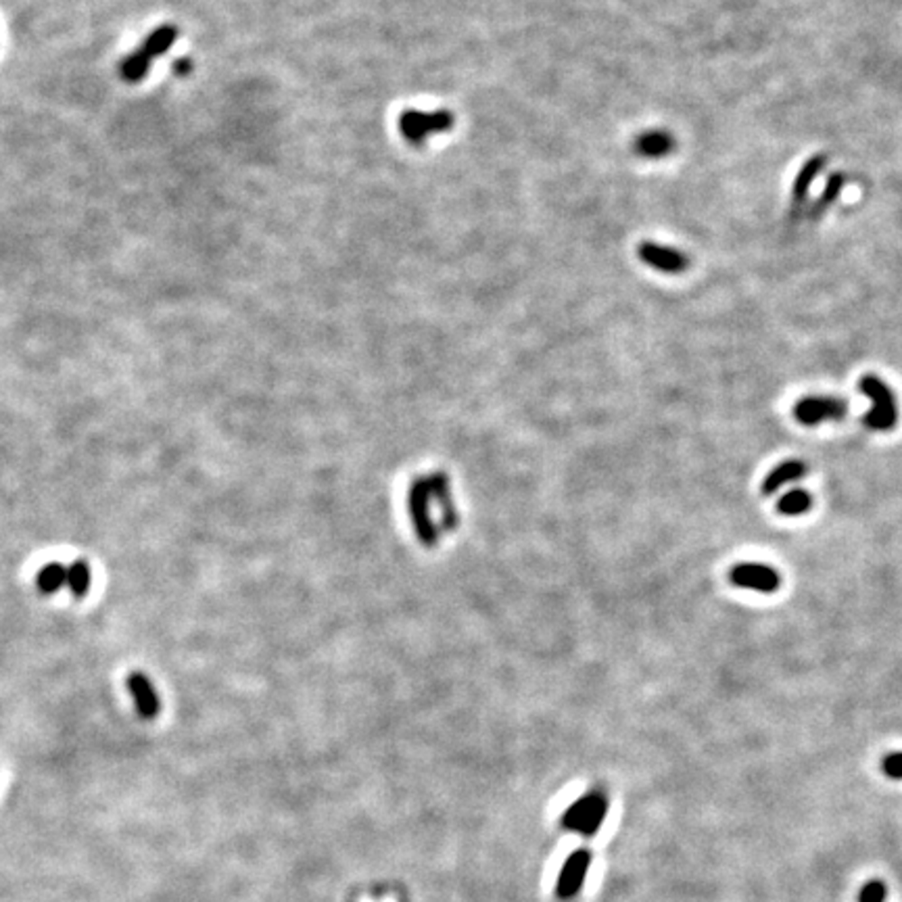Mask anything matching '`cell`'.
I'll return each mask as SVG.
<instances>
[{
  "mask_svg": "<svg viewBox=\"0 0 902 902\" xmlns=\"http://www.w3.org/2000/svg\"><path fill=\"white\" fill-rule=\"evenodd\" d=\"M126 683L138 715H141L142 719H155L161 710V700L153 686V681H150L144 673H132Z\"/></svg>",
  "mask_w": 902,
  "mask_h": 902,
  "instance_id": "8",
  "label": "cell"
},
{
  "mask_svg": "<svg viewBox=\"0 0 902 902\" xmlns=\"http://www.w3.org/2000/svg\"><path fill=\"white\" fill-rule=\"evenodd\" d=\"M591 865V852L589 851H575L566 859L562 871L558 875V886L556 894L560 898L569 900L572 897H577L579 890H581L585 878H588Z\"/></svg>",
  "mask_w": 902,
  "mask_h": 902,
  "instance_id": "7",
  "label": "cell"
},
{
  "mask_svg": "<svg viewBox=\"0 0 902 902\" xmlns=\"http://www.w3.org/2000/svg\"><path fill=\"white\" fill-rule=\"evenodd\" d=\"M844 184H846L844 174L835 172V174L829 176L825 188H823V193L819 195V199L815 201V205L811 209V217H813V220H819V217L823 214H825L827 209L832 207L835 201H838V196L842 195V190H844Z\"/></svg>",
  "mask_w": 902,
  "mask_h": 902,
  "instance_id": "13",
  "label": "cell"
},
{
  "mask_svg": "<svg viewBox=\"0 0 902 902\" xmlns=\"http://www.w3.org/2000/svg\"><path fill=\"white\" fill-rule=\"evenodd\" d=\"M825 166H827L825 155H813L811 159H808L805 166L798 169V174H796V178H794V187H792L794 212H798V209L805 205L806 196H808V193H811L813 182L816 180V178H819V174L823 172V169H825Z\"/></svg>",
  "mask_w": 902,
  "mask_h": 902,
  "instance_id": "10",
  "label": "cell"
},
{
  "mask_svg": "<svg viewBox=\"0 0 902 902\" xmlns=\"http://www.w3.org/2000/svg\"><path fill=\"white\" fill-rule=\"evenodd\" d=\"M36 585L42 594H57L61 588H68V566L61 562L44 564L36 575Z\"/></svg>",
  "mask_w": 902,
  "mask_h": 902,
  "instance_id": "12",
  "label": "cell"
},
{
  "mask_svg": "<svg viewBox=\"0 0 902 902\" xmlns=\"http://www.w3.org/2000/svg\"><path fill=\"white\" fill-rule=\"evenodd\" d=\"M881 773L890 779H902V752H892L881 759Z\"/></svg>",
  "mask_w": 902,
  "mask_h": 902,
  "instance_id": "17",
  "label": "cell"
},
{
  "mask_svg": "<svg viewBox=\"0 0 902 902\" xmlns=\"http://www.w3.org/2000/svg\"><path fill=\"white\" fill-rule=\"evenodd\" d=\"M677 147L675 136L667 130H645L633 141V153L643 159H662Z\"/></svg>",
  "mask_w": 902,
  "mask_h": 902,
  "instance_id": "9",
  "label": "cell"
},
{
  "mask_svg": "<svg viewBox=\"0 0 902 902\" xmlns=\"http://www.w3.org/2000/svg\"><path fill=\"white\" fill-rule=\"evenodd\" d=\"M92 585V570L87 560H76L68 566V589L74 597L88 596Z\"/></svg>",
  "mask_w": 902,
  "mask_h": 902,
  "instance_id": "14",
  "label": "cell"
},
{
  "mask_svg": "<svg viewBox=\"0 0 902 902\" xmlns=\"http://www.w3.org/2000/svg\"><path fill=\"white\" fill-rule=\"evenodd\" d=\"M806 472L808 466L805 462H800V460H786V462L777 464L775 469L767 474L765 480H762V493H765V496H773V493L779 491L781 487L806 477Z\"/></svg>",
  "mask_w": 902,
  "mask_h": 902,
  "instance_id": "11",
  "label": "cell"
},
{
  "mask_svg": "<svg viewBox=\"0 0 902 902\" xmlns=\"http://www.w3.org/2000/svg\"><path fill=\"white\" fill-rule=\"evenodd\" d=\"M886 898H888V886L879 879L867 881L859 892V902H886Z\"/></svg>",
  "mask_w": 902,
  "mask_h": 902,
  "instance_id": "16",
  "label": "cell"
},
{
  "mask_svg": "<svg viewBox=\"0 0 902 902\" xmlns=\"http://www.w3.org/2000/svg\"><path fill=\"white\" fill-rule=\"evenodd\" d=\"M456 117L450 111H404L399 115V132L414 147L426 142L433 134H443L451 130Z\"/></svg>",
  "mask_w": 902,
  "mask_h": 902,
  "instance_id": "3",
  "label": "cell"
},
{
  "mask_svg": "<svg viewBox=\"0 0 902 902\" xmlns=\"http://www.w3.org/2000/svg\"><path fill=\"white\" fill-rule=\"evenodd\" d=\"M606 815H608V798H606V794L589 792L588 796H581L562 815V827L569 829V832L581 834L585 838H591L604 825Z\"/></svg>",
  "mask_w": 902,
  "mask_h": 902,
  "instance_id": "2",
  "label": "cell"
},
{
  "mask_svg": "<svg viewBox=\"0 0 902 902\" xmlns=\"http://www.w3.org/2000/svg\"><path fill=\"white\" fill-rule=\"evenodd\" d=\"M848 414V404L832 395H808L794 405V416L800 424L816 426L823 423H840Z\"/></svg>",
  "mask_w": 902,
  "mask_h": 902,
  "instance_id": "4",
  "label": "cell"
},
{
  "mask_svg": "<svg viewBox=\"0 0 902 902\" xmlns=\"http://www.w3.org/2000/svg\"><path fill=\"white\" fill-rule=\"evenodd\" d=\"M637 255L645 266L658 269L662 274H683L689 268V258L679 249L661 245V242L643 241L637 247Z\"/></svg>",
  "mask_w": 902,
  "mask_h": 902,
  "instance_id": "6",
  "label": "cell"
},
{
  "mask_svg": "<svg viewBox=\"0 0 902 902\" xmlns=\"http://www.w3.org/2000/svg\"><path fill=\"white\" fill-rule=\"evenodd\" d=\"M729 581L742 589L759 591V594H775L781 585V575L769 564L740 562L731 566Z\"/></svg>",
  "mask_w": 902,
  "mask_h": 902,
  "instance_id": "5",
  "label": "cell"
},
{
  "mask_svg": "<svg viewBox=\"0 0 902 902\" xmlns=\"http://www.w3.org/2000/svg\"><path fill=\"white\" fill-rule=\"evenodd\" d=\"M813 508V496L806 489L788 491L779 502H777V512L783 516H798L805 515Z\"/></svg>",
  "mask_w": 902,
  "mask_h": 902,
  "instance_id": "15",
  "label": "cell"
},
{
  "mask_svg": "<svg viewBox=\"0 0 902 902\" xmlns=\"http://www.w3.org/2000/svg\"><path fill=\"white\" fill-rule=\"evenodd\" d=\"M859 391L871 401V407L862 416V423L871 431L888 433L898 424V404L892 388L875 374H867L859 380Z\"/></svg>",
  "mask_w": 902,
  "mask_h": 902,
  "instance_id": "1",
  "label": "cell"
}]
</instances>
